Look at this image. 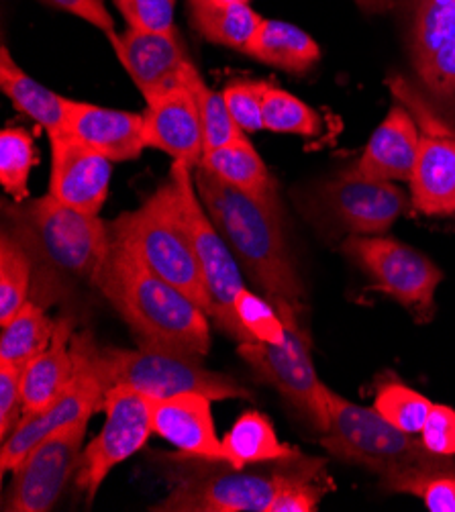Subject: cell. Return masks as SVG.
Wrapping results in <instances>:
<instances>
[{
  "instance_id": "cell-1",
  "label": "cell",
  "mask_w": 455,
  "mask_h": 512,
  "mask_svg": "<svg viewBox=\"0 0 455 512\" xmlns=\"http://www.w3.org/2000/svg\"><path fill=\"white\" fill-rule=\"evenodd\" d=\"M192 178L202 207L251 282L258 284L270 300L280 298L300 306L305 286L286 243L278 194L268 198L247 194L202 166L192 170Z\"/></svg>"
},
{
  "instance_id": "cell-2",
  "label": "cell",
  "mask_w": 455,
  "mask_h": 512,
  "mask_svg": "<svg viewBox=\"0 0 455 512\" xmlns=\"http://www.w3.org/2000/svg\"><path fill=\"white\" fill-rule=\"evenodd\" d=\"M92 284L135 331L141 345L198 357L209 353V315L186 292L151 272L113 237Z\"/></svg>"
},
{
  "instance_id": "cell-3",
  "label": "cell",
  "mask_w": 455,
  "mask_h": 512,
  "mask_svg": "<svg viewBox=\"0 0 455 512\" xmlns=\"http://www.w3.org/2000/svg\"><path fill=\"white\" fill-rule=\"evenodd\" d=\"M329 427L323 447L341 462L378 474L390 492L409 494L411 488L435 474H455V455L431 451L423 439L402 431L378 415L376 408L353 404L327 388Z\"/></svg>"
},
{
  "instance_id": "cell-4",
  "label": "cell",
  "mask_w": 455,
  "mask_h": 512,
  "mask_svg": "<svg viewBox=\"0 0 455 512\" xmlns=\"http://www.w3.org/2000/svg\"><path fill=\"white\" fill-rule=\"evenodd\" d=\"M109 229L111 237L125 245L141 264L186 292L209 315L211 296L180 213L172 176L135 211L121 213L109 221Z\"/></svg>"
},
{
  "instance_id": "cell-5",
  "label": "cell",
  "mask_w": 455,
  "mask_h": 512,
  "mask_svg": "<svg viewBox=\"0 0 455 512\" xmlns=\"http://www.w3.org/2000/svg\"><path fill=\"white\" fill-rule=\"evenodd\" d=\"M88 360L105 390L125 386L151 400L198 392L211 400H251V392L227 374L213 372L200 364L198 355L162 347L141 345L139 349L98 347L82 333Z\"/></svg>"
},
{
  "instance_id": "cell-6",
  "label": "cell",
  "mask_w": 455,
  "mask_h": 512,
  "mask_svg": "<svg viewBox=\"0 0 455 512\" xmlns=\"http://www.w3.org/2000/svg\"><path fill=\"white\" fill-rule=\"evenodd\" d=\"M3 209L7 231L25 243L35 260L70 276L94 280L111 247L109 221L72 209L49 192L23 202H5Z\"/></svg>"
},
{
  "instance_id": "cell-7",
  "label": "cell",
  "mask_w": 455,
  "mask_h": 512,
  "mask_svg": "<svg viewBox=\"0 0 455 512\" xmlns=\"http://www.w3.org/2000/svg\"><path fill=\"white\" fill-rule=\"evenodd\" d=\"M296 207L317 231L337 237L386 233L413 209L411 194L394 182H374L343 170L335 178L302 186Z\"/></svg>"
},
{
  "instance_id": "cell-8",
  "label": "cell",
  "mask_w": 455,
  "mask_h": 512,
  "mask_svg": "<svg viewBox=\"0 0 455 512\" xmlns=\"http://www.w3.org/2000/svg\"><path fill=\"white\" fill-rule=\"evenodd\" d=\"M272 302L286 325V341L282 345L245 341L237 351L262 382L274 386L323 435L329 427L327 386L317 376L309 335L298 319L300 306L280 298Z\"/></svg>"
},
{
  "instance_id": "cell-9",
  "label": "cell",
  "mask_w": 455,
  "mask_h": 512,
  "mask_svg": "<svg viewBox=\"0 0 455 512\" xmlns=\"http://www.w3.org/2000/svg\"><path fill=\"white\" fill-rule=\"evenodd\" d=\"M394 9L419 90L455 129V0H398Z\"/></svg>"
},
{
  "instance_id": "cell-10",
  "label": "cell",
  "mask_w": 455,
  "mask_h": 512,
  "mask_svg": "<svg viewBox=\"0 0 455 512\" xmlns=\"http://www.w3.org/2000/svg\"><path fill=\"white\" fill-rule=\"evenodd\" d=\"M392 94L407 107L421 131L419 153L409 180L413 209L429 217L455 215V129L437 115L417 84L402 76L388 80Z\"/></svg>"
},
{
  "instance_id": "cell-11",
  "label": "cell",
  "mask_w": 455,
  "mask_h": 512,
  "mask_svg": "<svg viewBox=\"0 0 455 512\" xmlns=\"http://www.w3.org/2000/svg\"><path fill=\"white\" fill-rule=\"evenodd\" d=\"M170 176L176 182L180 213L190 233L211 296L209 317L219 325V329L235 337L239 343H245L247 337L235 317V298L245 288L235 253L211 221L205 207H202L194 186L192 168L182 162H174Z\"/></svg>"
},
{
  "instance_id": "cell-12",
  "label": "cell",
  "mask_w": 455,
  "mask_h": 512,
  "mask_svg": "<svg viewBox=\"0 0 455 512\" xmlns=\"http://www.w3.org/2000/svg\"><path fill=\"white\" fill-rule=\"evenodd\" d=\"M341 251L378 290L407 306L417 321L433 317L435 292L443 274L423 251L380 235L347 237Z\"/></svg>"
},
{
  "instance_id": "cell-13",
  "label": "cell",
  "mask_w": 455,
  "mask_h": 512,
  "mask_svg": "<svg viewBox=\"0 0 455 512\" xmlns=\"http://www.w3.org/2000/svg\"><path fill=\"white\" fill-rule=\"evenodd\" d=\"M103 411L105 425L82 451L76 472V486L86 494L88 502L94 500L111 470L137 453L154 433L151 398L131 388H111Z\"/></svg>"
},
{
  "instance_id": "cell-14",
  "label": "cell",
  "mask_w": 455,
  "mask_h": 512,
  "mask_svg": "<svg viewBox=\"0 0 455 512\" xmlns=\"http://www.w3.org/2000/svg\"><path fill=\"white\" fill-rule=\"evenodd\" d=\"M284 480V462L268 472H192L174 478L170 494L151 510L160 512H268Z\"/></svg>"
},
{
  "instance_id": "cell-15",
  "label": "cell",
  "mask_w": 455,
  "mask_h": 512,
  "mask_svg": "<svg viewBox=\"0 0 455 512\" xmlns=\"http://www.w3.org/2000/svg\"><path fill=\"white\" fill-rule=\"evenodd\" d=\"M72 349L76 357V376L72 384L43 411L23 415L17 429L3 439V449H0V470L3 472H13L23 462V457L45 437L74 423L90 421L94 413L105 408L107 390L88 360L82 335L72 339Z\"/></svg>"
},
{
  "instance_id": "cell-16",
  "label": "cell",
  "mask_w": 455,
  "mask_h": 512,
  "mask_svg": "<svg viewBox=\"0 0 455 512\" xmlns=\"http://www.w3.org/2000/svg\"><path fill=\"white\" fill-rule=\"evenodd\" d=\"M88 421L74 423L37 443L13 470L11 498L5 510L49 512L78 472Z\"/></svg>"
},
{
  "instance_id": "cell-17",
  "label": "cell",
  "mask_w": 455,
  "mask_h": 512,
  "mask_svg": "<svg viewBox=\"0 0 455 512\" xmlns=\"http://www.w3.org/2000/svg\"><path fill=\"white\" fill-rule=\"evenodd\" d=\"M109 43L145 102L182 84L186 66L192 62L178 33L164 35L127 27L109 37Z\"/></svg>"
},
{
  "instance_id": "cell-18",
  "label": "cell",
  "mask_w": 455,
  "mask_h": 512,
  "mask_svg": "<svg viewBox=\"0 0 455 512\" xmlns=\"http://www.w3.org/2000/svg\"><path fill=\"white\" fill-rule=\"evenodd\" d=\"M52 141V178L49 194L88 215L103 211L113 178V162L94 149L60 133Z\"/></svg>"
},
{
  "instance_id": "cell-19",
  "label": "cell",
  "mask_w": 455,
  "mask_h": 512,
  "mask_svg": "<svg viewBox=\"0 0 455 512\" xmlns=\"http://www.w3.org/2000/svg\"><path fill=\"white\" fill-rule=\"evenodd\" d=\"M143 139L147 149L168 153L174 162L196 168L205 156V135L194 94L186 80L166 94L147 100Z\"/></svg>"
},
{
  "instance_id": "cell-20",
  "label": "cell",
  "mask_w": 455,
  "mask_h": 512,
  "mask_svg": "<svg viewBox=\"0 0 455 512\" xmlns=\"http://www.w3.org/2000/svg\"><path fill=\"white\" fill-rule=\"evenodd\" d=\"M211 402L209 396L198 392L151 400V427L156 435L190 457L227 464L223 443L215 431Z\"/></svg>"
},
{
  "instance_id": "cell-21",
  "label": "cell",
  "mask_w": 455,
  "mask_h": 512,
  "mask_svg": "<svg viewBox=\"0 0 455 512\" xmlns=\"http://www.w3.org/2000/svg\"><path fill=\"white\" fill-rule=\"evenodd\" d=\"M100 156L115 162H131L145 147L143 115L119 109H105L90 102L66 98L64 131Z\"/></svg>"
},
{
  "instance_id": "cell-22",
  "label": "cell",
  "mask_w": 455,
  "mask_h": 512,
  "mask_svg": "<svg viewBox=\"0 0 455 512\" xmlns=\"http://www.w3.org/2000/svg\"><path fill=\"white\" fill-rule=\"evenodd\" d=\"M421 131L413 113L398 102L368 139L362 156L351 168L353 176L374 182H409L419 153Z\"/></svg>"
},
{
  "instance_id": "cell-23",
  "label": "cell",
  "mask_w": 455,
  "mask_h": 512,
  "mask_svg": "<svg viewBox=\"0 0 455 512\" xmlns=\"http://www.w3.org/2000/svg\"><path fill=\"white\" fill-rule=\"evenodd\" d=\"M72 339V321H58L52 343L25 366L23 415L43 411L47 404H52L72 384L76 376Z\"/></svg>"
},
{
  "instance_id": "cell-24",
  "label": "cell",
  "mask_w": 455,
  "mask_h": 512,
  "mask_svg": "<svg viewBox=\"0 0 455 512\" xmlns=\"http://www.w3.org/2000/svg\"><path fill=\"white\" fill-rule=\"evenodd\" d=\"M0 90L13 107L35 121L49 137L60 135L66 121V98L31 78L13 58L7 45L0 47Z\"/></svg>"
},
{
  "instance_id": "cell-25",
  "label": "cell",
  "mask_w": 455,
  "mask_h": 512,
  "mask_svg": "<svg viewBox=\"0 0 455 512\" xmlns=\"http://www.w3.org/2000/svg\"><path fill=\"white\" fill-rule=\"evenodd\" d=\"M245 56L288 74H307L321 60V47L305 29L280 19H264Z\"/></svg>"
},
{
  "instance_id": "cell-26",
  "label": "cell",
  "mask_w": 455,
  "mask_h": 512,
  "mask_svg": "<svg viewBox=\"0 0 455 512\" xmlns=\"http://www.w3.org/2000/svg\"><path fill=\"white\" fill-rule=\"evenodd\" d=\"M221 443L227 466L235 470H245L251 464H276L300 455L298 449L278 439L270 419L258 411L241 415Z\"/></svg>"
},
{
  "instance_id": "cell-27",
  "label": "cell",
  "mask_w": 455,
  "mask_h": 512,
  "mask_svg": "<svg viewBox=\"0 0 455 512\" xmlns=\"http://www.w3.org/2000/svg\"><path fill=\"white\" fill-rule=\"evenodd\" d=\"M190 27L215 45L245 54L264 17L245 5H217L215 0H188Z\"/></svg>"
},
{
  "instance_id": "cell-28",
  "label": "cell",
  "mask_w": 455,
  "mask_h": 512,
  "mask_svg": "<svg viewBox=\"0 0 455 512\" xmlns=\"http://www.w3.org/2000/svg\"><path fill=\"white\" fill-rule=\"evenodd\" d=\"M211 174L221 178L223 182L260 198H268L276 194V180L272 178L266 162L251 145L247 135L207 151L200 162Z\"/></svg>"
},
{
  "instance_id": "cell-29",
  "label": "cell",
  "mask_w": 455,
  "mask_h": 512,
  "mask_svg": "<svg viewBox=\"0 0 455 512\" xmlns=\"http://www.w3.org/2000/svg\"><path fill=\"white\" fill-rule=\"evenodd\" d=\"M331 490L325 459L300 453L284 459V480L268 512H315Z\"/></svg>"
},
{
  "instance_id": "cell-30",
  "label": "cell",
  "mask_w": 455,
  "mask_h": 512,
  "mask_svg": "<svg viewBox=\"0 0 455 512\" xmlns=\"http://www.w3.org/2000/svg\"><path fill=\"white\" fill-rule=\"evenodd\" d=\"M56 325L39 304L27 300L23 309L3 325L0 333V364L27 366L54 339Z\"/></svg>"
},
{
  "instance_id": "cell-31",
  "label": "cell",
  "mask_w": 455,
  "mask_h": 512,
  "mask_svg": "<svg viewBox=\"0 0 455 512\" xmlns=\"http://www.w3.org/2000/svg\"><path fill=\"white\" fill-rule=\"evenodd\" d=\"M35 258L7 229L0 239V325L9 323L29 300Z\"/></svg>"
},
{
  "instance_id": "cell-32",
  "label": "cell",
  "mask_w": 455,
  "mask_h": 512,
  "mask_svg": "<svg viewBox=\"0 0 455 512\" xmlns=\"http://www.w3.org/2000/svg\"><path fill=\"white\" fill-rule=\"evenodd\" d=\"M184 80L190 86L198 105L202 135H205V153L247 135L231 117L223 92H215L213 88H209L192 62L186 66Z\"/></svg>"
},
{
  "instance_id": "cell-33",
  "label": "cell",
  "mask_w": 455,
  "mask_h": 512,
  "mask_svg": "<svg viewBox=\"0 0 455 512\" xmlns=\"http://www.w3.org/2000/svg\"><path fill=\"white\" fill-rule=\"evenodd\" d=\"M374 408L394 427L417 435L431 413L433 402L407 384L388 378L376 390Z\"/></svg>"
},
{
  "instance_id": "cell-34",
  "label": "cell",
  "mask_w": 455,
  "mask_h": 512,
  "mask_svg": "<svg viewBox=\"0 0 455 512\" xmlns=\"http://www.w3.org/2000/svg\"><path fill=\"white\" fill-rule=\"evenodd\" d=\"M37 162L33 137L21 127L0 133V182L15 202L29 198V176Z\"/></svg>"
},
{
  "instance_id": "cell-35",
  "label": "cell",
  "mask_w": 455,
  "mask_h": 512,
  "mask_svg": "<svg viewBox=\"0 0 455 512\" xmlns=\"http://www.w3.org/2000/svg\"><path fill=\"white\" fill-rule=\"evenodd\" d=\"M262 113L264 129L272 133L311 137L321 129V119L315 109H311L307 102H302L298 96L272 84L266 90Z\"/></svg>"
},
{
  "instance_id": "cell-36",
  "label": "cell",
  "mask_w": 455,
  "mask_h": 512,
  "mask_svg": "<svg viewBox=\"0 0 455 512\" xmlns=\"http://www.w3.org/2000/svg\"><path fill=\"white\" fill-rule=\"evenodd\" d=\"M235 317L247 337L268 345H282L286 341V325L272 300L243 288L235 298Z\"/></svg>"
},
{
  "instance_id": "cell-37",
  "label": "cell",
  "mask_w": 455,
  "mask_h": 512,
  "mask_svg": "<svg viewBox=\"0 0 455 512\" xmlns=\"http://www.w3.org/2000/svg\"><path fill=\"white\" fill-rule=\"evenodd\" d=\"M268 82L262 80H239L231 82L225 90V102L231 117L241 127L243 133L264 131V96Z\"/></svg>"
},
{
  "instance_id": "cell-38",
  "label": "cell",
  "mask_w": 455,
  "mask_h": 512,
  "mask_svg": "<svg viewBox=\"0 0 455 512\" xmlns=\"http://www.w3.org/2000/svg\"><path fill=\"white\" fill-rule=\"evenodd\" d=\"M129 29L176 35V0H113Z\"/></svg>"
},
{
  "instance_id": "cell-39",
  "label": "cell",
  "mask_w": 455,
  "mask_h": 512,
  "mask_svg": "<svg viewBox=\"0 0 455 512\" xmlns=\"http://www.w3.org/2000/svg\"><path fill=\"white\" fill-rule=\"evenodd\" d=\"M23 366L0 364V437L7 439L23 419Z\"/></svg>"
},
{
  "instance_id": "cell-40",
  "label": "cell",
  "mask_w": 455,
  "mask_h": 512,
  "mask_svg": "<svg viewBox=\"0 0 455 512\" xmlns=\"http://www.w3.org/2000/svg\"><path fill=\"white\" fill-rule=\"evenodd\" d=\"M421 439L439 455H455V408L433 404L421 429Z\"/></svg>"
},
{
  "instance_id": "cell-41",
  "label": "cell",
  "mask_w": 455,
  "mask_h": 512,
  "mask_svg": "<svg viewBox=\"0 0 455 512\" xmlns=\"http://www.w3.org/2000/svg\"><path fill=\"white\" fill-rule=\"evenodd\" d=\"M39 3L86 21L98 31H103L107 39L117 33L115 19L107 7V0H39Z\"/></svg>"
},
{
  "instance_id": "cell-42",
  "label": "cell",
  "mask_w": 455,
  "mask_h": 512,
  "mask_svg": "<svg viewBox=\"0 0 455 512\" xmlns=\"http://www.w3.org/2000/svg\"><path fill=\"white\" fill-rule=\"evenodd\" d=\"M409 494L419 496L431 512H455V474L427 476Z\"/></svg>"
},
{
  "instance_id": "cell-43",
  "label": "cell",
  "mask_w": 455,
  "mask_h": 512,
  "mask_svg": "<svg viewBox=\"0 0 455 512\" xmlns=\"http://www.w3.org/2000/svg\"><path fill=\"white\" fill-rule=\"evenodd\" d=\"M353 3H356V7L364 15L372 17V15H384V13L392 11L398 0H353Z\"/></svg>"
}]
</instances>
